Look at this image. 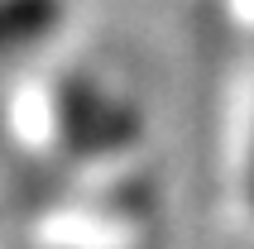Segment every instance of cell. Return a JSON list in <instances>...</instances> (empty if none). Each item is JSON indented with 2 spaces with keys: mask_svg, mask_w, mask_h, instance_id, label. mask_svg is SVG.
I'll return each mask as SVG.
<instances>
[{
  "mask_svg": "<svg viewBox=\"0 0 254 249\" xmlns=\"http://www.w3.org/2000/svg\"><path fill=\"white\" fill-rule=\"evenodd\" d=\"M139 134L134 111H125L120 101L101 96L96 86L67 82L58 91V139L77 153H111L120 144Z\"/></svg>",
  "mask_w": 254,
  "mask_h": 249,
  "instance_id": "1",
  "label": "cell"
},
{
  "mask_svg": "<svg viewBox=\"0 0 254 249\" xmlns=\"http://www.w3.org/2000/svg\"><path fill=\"white\" fill-rule=\"evenodd\" d=\"M67 19V0H0V62L24 58L53 39Z\"/></svg>",
  "mask_w": 254,
  "mask_h": 249,
  "instance_id": "2",
  "label": "cell"
},
{
  "mask_svg": "<svg viewBox=\"0 0 254 249\" xmlns=\"http://www.w3.org/2000/svg\"><path fill=\"white\" fill-rule=\"evenodd\" d=\"M250 206H254V158H250Z\"/></svg>",
  "mask_w": 254,
  "mask_h": 249,
  "instance_id": "3",
  "label": "cell"
}]
</instances>
